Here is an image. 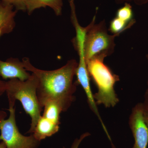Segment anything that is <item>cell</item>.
Returning <instances> with one entry per match:
<instances>
[{"label":"cell","mask_w":148,"mask_h":148,"mask_svg":"<svg viewBox=\"0 0 148 148\" xmlns=\"http://www.w3.org/2000/svg\"><path fill=\"white\" fill-rule=\"evenodd\" d=\"M136 22L135 19H133L130 23L128 24L126 22L119 19L117 17L114 18L110 23L109 30L113 34H121L127 29L132 27Z\"/></svg>","instance_id":"13"},{"label":"cell","mask_w":148,"mask_h":148,"mask_svg":"<svg viewBox=\"0 0 148 148\" xmlns=\"http://www.w3.org/2000/svg\"><path fill=\"white\" fill-rule=\"evenodd\" d=\"M27 11L29 15L38 9L49 7L53 10L56 16L62 14L63 0H24Z\"/></svg>","instance_id":"11"},{"label":"cell","mask_w":148,"mask_h":148,"mask_svg":"<svg viewBox=\"0 0 148 148\" xmlns=\"http://www.w3.org/2000/svg\"><path fill=\"white\" fill-rule=\"evenodd\" d=\"M116 17L128 24L130 23L134 19L132 7L130 3H125L123 6L119 9L117 11Z\"/></svg>","instance_id":"14"},{"label":"cell","mask_w":148,"mask_h":148,"mask_svg":"<svg viewBox=\"0 0 148 148\" xmlns=\"http://www.w3.org/2000/svg\"><path fill=\"white\" fill-rule=\"evenodd\" d=\"M134 139L132 148H147L148 145V126L143 116L142 103L132 108L128 121Z\"/></svg>","instance_id":"7"},{"label":"cell","mask_w":148,"mask_h":148,"mask_svg":"<svg viewBox=\"0 0 148 148\" xmlns=\"http://www.w3.org/2000/svg\"><path fill=\"white\" fill-rule=\"evenodd\" d=\"M118 4L125 3L133 2L138 5H143L148 3V0H114Z\"/></svg>","instance_id":"18"},{"label":"cell","mask_w":148,"mask_h":148,"mask_svg":"<svg viewBox=\"0 0 148 148\" xmlns=\"http://www.w3.org/2000/svg\"><path fill=\"white\" fill-rule=\"evenodd\" d=\"M9 4L0 2V38L3 35L13 32L16 23L14 18L17 11Z\"/></svg>","instance_id":"9"},{"label":"cell","mask_w":148,"mask_h":148,"mask_svg":"<svg viewBox=\"0 0 148 148\" xmlns=\"http://www.w3.org/2000/svg\"><path fill=\"white\" fill-rule=\"evenodd\" d=\"M22 61L26 70L38 78L37 96L41 107L43 108L46 103L55 101L61 105L64 112L68 110L75 100L77 84L73 80L78 66L76 60L71 59L63 67L53 71L37 69L27 57L22 58Z\"/></svg>","instance_id":"1"},{"label":"cell","mask_w":148,"mask_h":148,"mask_svg":"<svg viewBox=\"0 0 148 148\" xmlns=\"http://www.w3.org/2000/svg\"><path fill=\"white\" fill-rule=\"evenodd\" d=\"M38 85V78L33 73L28 79L24 81L13 79L6 82L5 92L8 98L20 101L25 112L31 117V127L27 133L33 134L42 116L43 108L37 96Z\"/></svg>","instance_id":"2"},{"label":"cell","mask_w":148,"mask_h":148,"mask_svg":"<svg viewBox=\"0 0 148 148\" xmlns=\"http://www.w3.org/2000/svg\"><path fill=\"white\" fill-rule=\"evenodd\" d=\"M0 148H6L5 143L3 141L0 143Z\"/></svg>","instance_id":"20"},{"label":"cell","mask_w":148,"mask_h":148,"mask_svg":"<svg viewBox=\"0 0 148 148\" xmlns=\"http://www.w3.org/2000/svg\"><path fill=\"white\" fill-rule=\"evenodd\" d=\"M147 85H148V80H147Z\"/></svg>","instance_id":"22"},{"label":"cell","mask_w":148,"mask_h":148,"mask_svg":"<svg viewBox=\"0 0 148 148\" xmlns=\"http://www.w3.org/2000/svg\"><path fill=\"white\" fill-rule=\"evenodd\" d=\"M43 108V116L60 125V114L64 112L60 104L55 101H50L46 103Z\"/></svg>","instance_id":"12"},{"label":"cell","mask_w":148,"mask_h":148,"mask_svg":"<svg viewBox=\"0 0 148 148\" xmlns=\"http://www.w3.org/2000/svg\"><path fill=\"white\" fill-rule=\"evenodd\" d=\"M90 133L88 132H85L83 133L82 135L80 136L79 138H77L74 140V142L72 144L71 148H79L80 145L82 142L83 141L84 139L88 136H90ZM63 148H66L65 147H63Z\"/></svg>","instance_id":"17"},{"label":"cell","mask_w":148,"mask_h":148,"mask_svg":"<svg viewBox=\"0 0 148 148\" xmlns=\"http://www.w3.org/2000/svg\"><path fill=\"white\" fill-rule=\"evenodd\" d=\"M143 116L146 124L148 126V88L144 95V101L142 103Z\"/></svg>","instance_id":"16"},{"label":"cell","mask_w":148,"mask_h":148,"mask_svg":"<svg viewBox=\"0 0 148 148\" xmlns=\"http://www.w3.org/2000/svg\"><path fill=\"white\" fill-rule=\"evenodd\" d=\"M59 125H60L41 116L38 121L32 134L36 140L41 142L57 133L60 128Z\"/></svg>","instance_id":"10"},{"label":"cell","mask_w":148,"mask_h":148,"mask_svg":"<svg viewBox=\"0 0 148 148\" xmlns=\"http://www.w3.org/2000/svg\"><path fill=\"white\" fill-rule=\"evenodd\" d=\"M104 60L101 58H92L86 62V65L90 79L98 89L93 94L96 104L109 108L114 107L119 102L114 86L119 81V77L104 64Z\"/></svg>","instance_id":"3"},{"label":"cell","mask_w":148,"mask_h":148,"mask_svg":"<svg viewBox=\"0 0 148 148\" xmlns=\"http://www.w3.org/2000/svg\"><path fill=\"white\" fill-rule=\"evenodd\" d=\"M10 112L5 119L7 113L0 111V140L5 143L6 148H38L40 142L33 134L25 136L19 132L15 118V101L8 99Z\"/></svg>","instance_id":"5"},{"label":"cell","mask_w":148,"mask_h":148,"mask_svg":"<svg viewBox=\"0 0 148 148\" xmlns=\"http://www.w3.org/2000/svg\"><path fill=\"white\" fill-rule=\"evenodd\" d=\"M146 58H147V61H148V53L147 54V55H146Z\"/></svg>","instance_id":"21"},{"label":"cell","mask_w":148,"mask_h":148,"mask_svg":"<svg viewBox=\"0 0 148 148\" xmlns=\"http://www.w3.org/2000/svg\"><path fill=\"white\" fill-rule=\"evenodd\" d=\"M0 2L12 5L17 11H27L24 0H0Z\"/></svg>","instance_id":"15"},{"label":"cell","mask_w":148,"mask_h":148,"mask_svg":"<svg viewBox=\"0 0 148 148\" xmlns=\"http://www.w3.org/2000/svg\"><path fill=\"white\" fill-rule=\"evenodd\" d=\"M6 82L3 81L0 79V97L5 92Z\"/></svg>","instance_id":"19"},{"label":"cell","mask_w":148,"mask_h":148,"mask_svg":"<svg viewBox=\"0 0 148 148\" xmlns=\"http://www.w3.org/2000/svg\"><path fill=\"white\" fill-rule=\"evenodd\" d=\"M28 72L22 61L18 58H10L5 61L0 60V76L3 79H17L24 81L31 76Z\"/></svg>","instance_id":"8"},{"label":"cell","mask_w":148,"mask_h":148,"mask_svg":"<svg viewBox=\"0 0 148 148\" xmlns=\"http://www.w3.org/2000/svg\"><path fill=\"white\" fill-rule=\"evenodd\" d=\"M74 47L78 53L79 56V62L78 63V66L75 75L77 77L76 84L77 85H80L82 87L87 97L88 103L90 109L100 121L106 135L109 136L108 131L107 130V127L99 113L97 105L94 99L90 87V77L88 71L86 61L85 58L83 42H78L74 46Z\"/></svg>","instance_id":"6"},{"label":"cell","mask_w":148,"mask_h":148,"mask_svg":"<svg viewBox=\"0 0 148 148\" xmlns=\"http://www.w3.org/2000/svg\"><path fill=\"white\" fill-rule=\"evenodd\" d=\"M95 16L87 26L85 36L84 51L86 62L95 58L105 59L112 55L115 47V39L120 34H109L105 20L95 24Z\"/></svg>","instance_id":"4"}]
</instances>
